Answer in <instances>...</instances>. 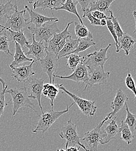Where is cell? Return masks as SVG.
<instances>
[{"label": "cell", "instance_id": "1", "mask_svg": "<svg viewBox=\"0 0 136 151\" xmlns=\"http://www.w3.org/2000/svg\"><path fill=\"white\" fill-rule=\"evenodd\" d=\"M6 93L11 96L12 102L10 103L13 105L12 111L14 116L18 112L20 109L23 107H27L31 109L38 115V116H40L34 109V105L30 99L27 88L25 86L18 88H15L6 90Z\"/></svg>", "mask_w": 136, "mask_h": 151}, {"label": "cell", "instance_id": "2", "mask_svg": "<svg viewBox=\"0 0 136 151\" xmlns=\"http://www.w3.org/2000/svg\"><path fill=\"white\" fill-rule=\"evenodd\" d=\"M107 120L105 118L92 131L84 134L83 141L86 144V148L89 151H97L98 144L104 145L106 138V133L104 129H102L103 126Z\"/></svg>", "mask_w": 136, "mask_h": 151}, {"label": "cell", "instance_id": "3", "mask_svg": "<svg viewBox=\"0 0 136 151\" xmlns=\"http://www.w3.org/2000/svg\"><path fill=\"white\" fill-rule=\"evenodd\" d=\"M74 104V102L70 106H67L66 109L61 111H55L51 109L43 113L42 116H39V119L35 129L32 130L33 132H41L43 134L46 132L51 126L58 119V118L65 113H67L69 109Z\"/></svg>", "mask_w": 136, "mask_h": 151}, {"label": "cell", "instance_id": "4", "mask_svg": "<svg viewBox=\"0 0 136 151\" xmlns=\"http://www.w3.org/2000/svg\"><path fill=\"white\" fill-rule=\"evenodd\" d=\"M58 22H54L52 24H44L40 27H36L33 26L28 27L32 35H34L37 41L45 42L46 47L49 41L52 38L54 35L60 33V30L58 27Z\"/></svg>", "mask_w": 136, "mask_h": 151}, {"label": "cell", "instance_id": "5", "mask_svg": "<svg viewBox=\"0 0 136 151\" xmlns=\"http://www.w3.org/2000/svg\"><path fill=\"white\" fill-rule=\"evenodd\" d=\"M26 10L24 9L22 11H19L16 5L15 11L9 15L6 18L7 21L5 24L2 26L0 24L2 31L3 29L7 28L14 32L24 30V29L28 25V19H26L24 15L26 14Z\"/></svg>", "mask_w": 136, "mask_h": 151}, {"label": "cell", "instance_id": "6", "mask_svg": "<svg viewBox=\"0 0 136 151\" xmlns=\"http://www.w3.org/2000/svg\"><path fill=\"white\" fill-rule=\"evenodd\" d=\"M59 136L61 138L67 140L66 145H67L68 147H75L76 145H78L79 147L82 148L85 151H89L86 149V147L80 142V138L78 135L77 125L74 124L71 119L62 127Z\"/></svg>", "mask_w": 136, "mask_h": 151}, {"label": "cell", "instance_id": "7", "mask_svg": "<svg viewBox=\"0 0 136 151\" xmlns=\"http://www.w3.org/2000/svg\"><path fill=\"white\" fill-rule=\"evenodd\" d=\"M58 89L61 90L65 94L68 95L76 104L80 111L86 116H93L97 111V107L95 105V102L83 99L76 95L71 93L66 90L63 84L58 85Z\"/></svg>", "mask_w": 136, "mask_h": 151}, {"label": "cell", "instance_id": "8", "mask_svg": "<svg viewBox=\"0 0 136 151\" xmlns=\"http://www.w3.org/2000/svg\"><path fill=\"white\" fill-rule=\"evenodd\" d=\"M73 23V22L68 23L63 32L53 35L47 44L46 50L54 53L57 56L58 55V53L63 48L66 44V39L71 36L68 28Z\"/></svg>", "mask_w": 136, "mask_h": 151}, {"label": "cell", "instance_id": "9", "mask_svg": "<svg viewBox=\"0 0 136 151\" xmlns=\"http://www.w3.org/2000/svg\"><path fill=\"white\" fill-rule=\"evenodd\" d=\"M46 55L40 60L42 71L49 77V83H52V77L56 75L58 66V58L54 53L46 50Z\"/></svg>", "mask_w": 136, "mask_h": 151}, {"label": "cell", "instance_id": "10", "mask_svg": "<svg viewBox=\"0 0 136 151\" xmlns=\"http://www.w3.org/2000/svg\"><path fill=\"white\" fill-rule=\"evenodd\" d=\"M44 85L43 78H30L25 82V87L27 88L29 98L36 99L39 105L42 114L44 113L41 105V95Z\"/></svg>", "mask_w": 136, "mask_h": 151}, {"label": "cell", "instance_id": "11", "mask_svg": "<svg viewBox=\"0 0 136 151\" xmlns=\"http://www.w3.org/2000/svg\"><path fill=\"white\" fill-rule=\"evenodd\" d=\"M113 45L110 44L106 48L101 49L98 51L95 50L93 52L88 54L86 57L85 64L88 68L101 67L104 69V66L108 60L107 57V53L110 47Z\"/></svg>", "mask_w": 136, "mask_h": 151}, {"label": "cell", "instance_id": "12", "mask_svg": "<svg viewBox=\"0 0 136 151\" xmlns=\"http://www.w3.org/2000/svg\"><path fill=\"white\" fill-rule=\"evenodd\" d=\"M86 59V57H84L83 60L81 61V62L71 75L67 76L55 75L53 76V79L55 77H57L61 79L72 80L77 83L82 82L83 84H86L89 80V70L85 64Z\"/></svg>", "mask_w": 136, "mask_h": 151}, {"label": "cell", "instance_id": "13", "mask_svg": "<svg viewBox=\"0 0 136 151\" xmlns=\"http://www.w3.org/2000/svg\"><path fill=\"white\" fill-rule=\"evenodd\" d=\"M89 70V80L86 83V87L84 90H86L88 86H93L96 84H106L110 77V73L105 72L104 69L101 67H95L88 68Z\"/></svg>", "mask_w": 136, "mask_h": 151}, {"label": "cell", "instance_id": "14", "mask_svg": "<svg viewBox=\"0 0 136 151\" xmlns=\"http://www.w3.org/2000/svg\"><path fill=\"white\" fill-rule=\"evenodd\" d=\"M114 1V0H91L86 11L83 13V18H85L88 14L93 11H100L110 16L113 13L110 5Z\"/></svg>", "mask_w": 136, "mask_h": 151}, {"label": "cell", "instance_id": "15", "mask_svg": "<svg viewBox=\"0 0 136 151\" xmlns=\"http://www.w3.org/2000/svg\"><path fill=\"white\" fill-rule=\"evenodd\" d=\"M32 44H27L26 48L28 49V51L26 53V56L33 55L36 59V61L40 60L44 58L46 55V47L44 42L37 41L34 35H32Z\"/></svg>", "mask_w": 136, "mask_h": 151}, {"label": "cell", "instance_id": "16", "mask_svg": "<svg viewBox=\"0 0 136 151\" xmlns=\"http://www.w3.org/2000/svg\"><path fill=\"white\" fill-rule=\"evenodd\" d=\"M35 60L31 62L29 65H23L16 68H12V77L19 82H26L36 73L33 70V65Z\"/></svg>", "mask_w": 136, "mask_h": 151}, {"label": "cell", "instance_id": "17", "mask_svg": "<svg viewBox=\"0 0 136 151\" xmlns=\"http://www.w3.org/2000/svg\"><path fill=\"white\" fill-rule=\"evenodd\" d=\"M25 9L28 11L29 15H30V18L28 19H30V21L28 22V24H33L36 27H41L43 24H45L47 22H58V18H55V17H48L44 15H42L40 14L38 12H35L34 11L31 9L27 5L24 6Z\"/></svg>", "mask_w": 136, "mask_h": 151}, {"label": "cell", "instance_id": "18", "mask_svg": "<svg viewBox=\"0 0 136 151\" xmlns=\"http://www.w3.org/2000/svg\"><path fill=\"white\" fill-rule=\"evenodd\" d=\"M128 99L129 98L123 93V91H122L120 89H118L117 90L114 99L111 103V108L113 109V111L109 113L105 117L107 121L115 116L117 113L119 112L121 109H122Z\"/></svg>", "mask_w": 136, "mask_h": 151}, {"label": "cell", "instance_id": "19", "mask_svg": "<svg viewBox=\"0 0 136 151\" xmlns=\"http://www.w3.org/2000/svg\"><path fill=\"white\" fill-rule=\"evenodd\" d=\"M15 43V54L14 57V60L9 65V67L12 69L13 68H16L21 64L26 62H32L34 60L32 58H29L26 55L24 52L23 51L21 46L16 42H14Z\"/></svg>", "mask_w": 136, "mask_h": 151}, {"label": "cell", "instance_id": "20", "mask_svg": "<svg viewBox=\"0 0 136 151\" xmlns=\"http://www.w3.org/2000/svg\"><path fill=\"white\" fill-rule=\"evenodd\" d=\"M64 0H39L35 2L28 1L30 4H32L34 9H36L38 8H41L43 10L46 9H55L60 7L64 3Z\"/></svg>", "mask_w": 136, "mask_h": 151}, {"label": "cell", "instance_id": "21", "mask_svg": "<svg viewBox=\"0 0 136 151\" xmlns=\"http://www.w3.org/2000/svg\"><path fill=\"white\" fill-rule=\"evenodd\" d=\"M59 93L58 85L53 83H46L43 85L42 94L49 98L50 100V104L52 106V109L53 110L54 101Z\"/></svg>", "mask_w": 136, "mask_h": 151}, {"label": "cell", "instance_id": "22", "mask_svg": "<svg viewBox=\"0 0 136 151\" xmlns=\"http://www.w3.org/2000/svg\"><path fill=\"white\" fill-rule=\"evenodd\" d=\"M119 50L124 51L125 54L126 56H128L130 54V51L133 49L134 44L136 42L135 40L132 36L127 33H124L123 36L118 38Z\"/></svg>", "mask_w": 136, "mask_h": 151}, {"label": "cell", "instance_id": "23", "mask_svg": "<svg viewBox=\"0 0 136 151\" xmlns=\"http://www.w3.org/2000/svg\"><path fill=\"white\" fill-rule=\"evenodd\" d=\"M78 44L79 39L74 40L72 38L71 36H69L66 39V42L63 48L58 53V59L61 58L66 57L70 54H71L77 48Z\"/></svg>", "mask_w": 136, "mask_h": 151}, {"label": "cell", "instance_id": "24", "mask_svg": "<svg viewBox=\"0 0 136 151\" xmlns=\"http://www.w3.org/2000/svg\"><path fill=\"white\" fill-rule=\"evenodd\" d=\"M115 120L116 117L110 122H108V125L104 129L107 136L104 142V145L109 142L111 139H115L119 134V127L117 125Z\"/></svg>", "mask_w": 136, "mask_h": 151}, {"label": "cell", "instance_id": "25", "mask_svg": "<svg viewBox=\"0 0 136 151\" xmlns=\"http://www.w3.org/2000/svg\"><path fill=\"white\" fill-rule=\"evenodd\" d=\"M4 30H6V31H8L11 35L12 37L13 38V41L14 42H18L20 45L21 46V48H25L26 46L30 44L29 40L26 38L24 30H21V31H18V32H14L11 30L9 29L5 28L3 29L2 31H0V32H2Z\"/></svg>", "mask_w": 136, "mask_h": 151}, {"label": "cell", "instance_id": "26", "mask_svg": "<svg viewBox=\"0 0 136 151\" xmlns=\"http://www.w3.org/2000/svg\"><path fill=\"white\" fill-rule=\"evenodd\" d=\"M78 4V1H73V0H67L65 1L64 3L59 8H56L55 10H64L70 13L73 14L78 17V19L80 24H83V21L80 18L79 15L78 14V11L77 9V6Z\"/></svg>", "mask_w": 136, "mask_h": 151}, {"label": "cell", "instance_id": "27", "mask_svg": "<svg viewBox=\"0 0 136 151\" xmlns=\"http://www.w3.org/2000/svg\"><path fill=\"white\" fill-rule=\"evenodd\" d=\"M119 134H120L121 139L124 141L128 145L132 142V140L135 137L128 126L124 123L123 120H121L120 125L119 127Z\"/></svg>", "mask_w": 136, "mask_h": 151}, {"label": "cell", "instance_id": "28", "mask_svg": "<svg viewBox=\"0 0 136 151\" xmlns=\"http://www.w3.org/2000/svg\"><path fill=\"white\" fill-rule=\"evenodd\" d=\"M75 34L78 37V39L90 38L93 39V35L92 33L89 30L88 27L84 24H80L79 22H75Z\"/></svg>", "mask_w": 136, "mask_h": 151}, {"label": "cell", "instance_id": "29", "mask_svg": "<svg viewBox=\"0 0 136 151\" xmlns=\"http://www.w3.org/2000/svg\"><path fill=\"white\" fill-rule=\"evenodd\" d=\"M96 43L92 38H85L79 39V44L77 48L72 54H77L80 52H83L89 48L90 47L95 46Z\"/></svg>", "mask_w": 136, "mask_h": 151}, {"label": "cell", "instance_id": "30", "mask_svg": "<svg viewBox=\"0 0 136 151\" xmlns=\"http://www.w3.org/2000/svg\"><path fill=\"white\" fill-rule=\"evenodd\" d=\"M16 4L12 3V1H8L5 4L0 2V20L7 18L15 11Z\"/></svg>", "mask_w": 136, "mask_h": 151}, {"label": "cell", "instance_id": "31", "mask_svg": "<svg viewBox=\"0 0 136 151\" xmlns=\"http://www.w3.org/2000/svg\"><path fill=\"white\" fill-rule=\"evenodd\" d=\"M65 58L67 60V66L74 72L83 60L84 57H82L81 55L75 54H71L65 57Z\"/></svg>", "mask_w": 136, "mask_h": 151}, {"label": "cell", "instance_id": "32", "mask_svg": "<svg viewBox=\"0 0 136 151\" xmlns=\"http://www.w3.org/2000/svg\"><path fill=\"white\" fill-rule=\"evenodd\" d=\"M125 105L126 111V117L125 120H123V122L128 126L132 132H136V116L130 112L127 102Z\"/></svg>", "mask_w": 136, "mask_h": 151}, {"label": "cell", "instance_id": "33", "mask_svg": "<svg viewBox=\"0 0 136 151\" xmlns=\"http://www.w3.org/2000/svg\"><path fill=\"white\" fill-rule=\"evenodd\" d=\"M8 36L6 32L3 36H0V51L5 53L8 55L14 56L11 53L9 50V41L8 40Z\"/></svg>", "mask_w": 136, "mask_h": 151}, {"label": "cell", "instance_id": "34", "mask_svg": "<svg viewBox=\"0 0 136 151\" xmlns=\"http://www.w3.org/2000/svg\"><path fill=\"white\" fill-rule=\"evenodd\" d=\"M106 25H107L108 30H109V32L111 33V36H113V37L114 38V41H115V44L116 48H117L116 52H117V53H118L120 51L118 38H117V35H116V33H115V29H114V27L113 23V22H112L111 20L110 19V17H109L108 19H107V24H106Z\"/></svg>", "mask_w": 136, "mask_h": 151}, {"label": "cell", "instance_id": "35", "mask_svg": "<svg viewBox=\"0 0 136 151\" xmlns=\"http://www.w3.org/2000/svg\"><path fill=\"white\" fill-rule=\"evenodd\" d=\"M125 84L126 87L132 91L135 96V98L136 99V86L135 84V82L134 81V79L133 78V77L130 73V71L128 70V73L127 76L125 78Z\"/></svg>", "mask_w": 136, "mask_h": 151}, {"label": "cell", "instance_id": "36", "mask_svg": "<svg viewBox=\"0 0 136 151\" xmlns=\"http://www.w3.org/2000/svg\"><path fill=\"white\" fill-rule=\"evenodd\" d=\"M110 19L111 20V21L113 23L114 27V29H115V31L117 38L121 37L122 36H123V35H124L125 33L122 30V28H121V27L119 24V23L118 20H117L116 18H115L113 16V13H111V15L110 16Z\"/></svg>", "mask_w": 136, "mask_h": 151}, {"label": "cell", "instance_id": "37", "mask_svg": "<svg viewBox=\"0 0 136 151\" xmlns=\"http://www.w3.org/2000/svg\"><path fill=\"white\" fill-rule=\"evenodd\" d=\"M8 88V86H6L4 88H3L2 91L0 92V118L3 114L5 107L8 104L9 102H5V94L6 91Z\"/></svg>", "mask_w": 136, "mask_h": 151}, {"label": "cell", "instance_id": "38", "mask_svg": "<svg viewBox=\"0 0 136 151\" xmlns=\"http://www.w3.org/2000/svg\"><path fill=\"white\" fill-rule=\"evenodd\" d=\"M89 20L90 22V24L93 26H104L107 24V20L105 19H102V20H98L95 18H94L91 13L88 14L86 17Z\"/></svg>", "mask_w": 136, "mask_h": 151}, {"label": "cell", "instance_id": "39", "mask_svg": "<svg viewBox=\"0 0 136 151\" xmlns=\"http://www.w3.org/2000/svg\"><path fill=\"white\" fill-rule=\"evenodd\" d=\"M90 13L94 18L98 19V20H102V19L107 20L109 18V17H107L104 13L100 12V11H93Z\"/></svg>", "mask_w": 136, "mask_h": 151}, {"label": "cell", "instance_id": "40", "mask_svg": "<svg viewBox=\"0 0 136 151\" xmlns=\"http://www.w3.org/2000/svg\"><path fill=\"white\" fill-rule=\"evenodd\" d=\"M90 1H91V0H88V1H78V4H79L80 5L81 7H82L81 11L83 12V13H84L86 11V9H87V8H88V7Z\"/></svg>", "mask_w": 136, "mask_h": 151}, {"label": "cell", "instance_id": "41", "mask_svg": "<svg viewBox=\"0 0 136 151\" xmlns=\"http://www.w3.org/2000/svg\"><path fill=\"white\" fill-rule=\"evenodd\" d=\"M80 147L77 148L76 147H68L67 145H66V151H79V149Z\"/></svg>", "mask_w": 136, "mask_h": 151}, {"label": "cell", "instance_id": "42", "mask_svg": "<svg viewBox=\"0 0 136 151\" xmlns=\"http://www.w3.org/2000/svg\"><path fill=\"white\" fill-rule=\"evenodd\" d=\"M0 83L2 84V87H3V88H4L5 87V84H6V83L5 82V81L0 77Z\"/></svg>", "mask_w": 136, "mask_h": 151}, {"label": "cell", "instance_id": "43", "mask_svg": "<svg viewBox=\"0 0 136 151\" xmlns=\"http://www.w3.org/2000/svg\"><path fill=\"white\" fill-rule=\"evenodd\" d=\"M133 17H134V19L135 20V23H136V29H135V30L134 31V33H136V11H134L133 12Z\"/></svg>", "mask_w": 136, "mask_h": 151}, {"label": "cell", "instance_id": "44", "mask_svg": "<svg viewBox=\"0 0 136 151\" xmlns=\"http://www.w3.org/2000/svg\"><path fill=\"white\" fill-rule=\"evenodd\" d=\"M66 151L64 150H63V149H60V150H58V151Z\"/></svg>", "mask_w": 136, "mask_h": 151}]
</instances>
